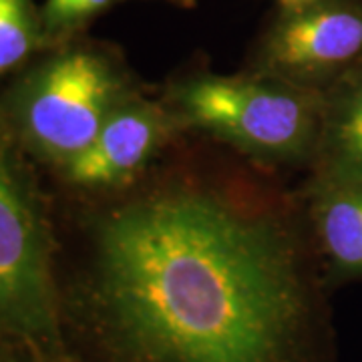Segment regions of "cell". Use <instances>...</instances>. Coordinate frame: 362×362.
I'll list each match as a JSON object with an SVG mask.
<instances>
[{"instance_id":"4fadbf2b","label":"cell","mask_w":362,"mask_h":362,"mask_svg":"<svg viewBox=\"0 0 362 362\" xmlns=\"http://www.w3.org/2000/svg\"><path fill=\"white\" fill-rule=\"evenodd\" d=\"M310 0H278L280 8H290V6H300V4H306Z\"/></svg>"},{"instance_id":"52a82bcc","label":"cell","mask_w":362,"mask_h":362,"mask_svg":"<svg viewBox=\"0 0 362 362\" xmlns=\"http://www.w3.org/2000/svg\"><path fill=\"white\" fill-rule=\"evenodd\" d=\"M326 282L362 278V181L300 189Z\"/></svg>"},{"instance_id":"7a4b0ae2","label":"cell","mask_w":362,"mask_h":362,"mask_svg":"<svg viewBox=\"0 0 362 362\" xmlns=\"http://www.w3.org/2000/svg\"><path fill=\"white\" fill-rule=\"evenodd\" d=\"M141 87L117 47L77 37L51 47L0 90V131L33 163L78 156Z\"/></svg>"},{"instance_id":"9c48e42d","label":"cell","mask_w":362,"mask_h":362,"mask_svg":"<svg viewBox=\"0 0 362 362\" xmlns=\"http://www.w3.org/2000/svg\"><path fill=\"white\" fill-rule=\"evenodd\" d=\"M47 51L35 0H0V78L13 77Z\"/></svg>"},{"instance_id":"6da1fadb","label":"cell","mask_w":362,"mask_h":362,"mask_svg":"<svg viewBox=\"0 0 362 362\" xmlns=\"http://www.w3.org/2000/svg\"><path fill=\"white\" fill-rule=\"evenodd\" d=\"M163 157L83 216L73 306L107 361L320 362L326 280L302 194Z\"/></svg>"},{"instance_id":"7c38bea8","label":"cell","mask_w":362,"mask_h":362,"mask_svg":"<svg viewBox=\"0 0 362 362\" xmlns=\"http://www.w3.org/2000/svg\"><path fill=\"white\" fill-rule=\"evenodd\" d=\"M163 2H169V4L180 6V8H195L197 6V0H163Z\"/></svg>"},{"instance_id":"8fae6325","label":"cell","mask_w":362,"mask_h":362,"mask_svg":"<svg viewBox=\"0 0 362 362\" xmlns=\"http://www.w3.org/2000/svg\"><path fill=\"white\" fill-rule=\"evenodd\" d=\"M0 362H49L40 358L37 354L28 352L18 346H11V344H2L0 342Z\"/></svg>"},{"instance_id":"30bf717a","label":"cell","mask_w":362,"mask_h":362,"mask_svg":"<svg viewBox=\"0 0 362 362\" xmlns=\"http://www.w3.org/2000/svg\"><path fill=\"white\" fill-rule=\"evenodd\" d=\"M121 0H45L40 6L47 49L83 37L85 28Z\"/></svg>"},{"instance_id":"ba28073f","label":"cell","mask_w":362,"mask_h":362,"mask_svg":"<svg viewBox=\"0 0 362 362\" xmlns=\"http://www.w3.org/2000/svg\"><path fill=\"white\" fill-rule=\"evenodd\" d=\"M306 185L362 181V65L322 95L320 133Z\"/></svg>"},{"instance_id":"5b68a950","label":"cell","mask_w":362,"mask_h":362,"mask_svg":"<svg viewBox=\"0 0 362 362\" xmlns=\"http://www.w3.org/2000/svg\"><path fill=\"white\" fill-rule=\"evenodd\" d=\"M361 65L362 0H310L276 13L246 71L324 95Z\"/></svg>"},{"instance_id":"277c9868","label":"cell","mask_w":362,"mask_h":362,"mask_svg":"<svg viewBox=\"0 0 362 362\" xmlns=\"http://www.w3.org/2000/svg\"><path fill=\"white\" fill-rule=\"evenodd\" d=\"M54 256L33 161L0 131V342L69 362Z\"/></svg>"},{"instance_id":"8992f818","label":"cell","mask_w":362,"mask_h":362,"mask_svg":"<svg viewBox=\"0 0 362 362\" xmlns=\"http://www.w3.org/2000/svg\"><path fill=\"white\" fill-rule=\"evenodd\" d=\"M181 135L168 105L139 90L109 115L89 147L51 173L85 199L117 194L143 177Z\"/></svg>"},{"instance_id":"3957f363","label":"cell","mask_w":362,"mask_h":362,"mask_svg":"<svg viewBox=\"0 0 362 362\" xmlns=\"http://www.w3.org/2000/svg\"><path fill=\"white\" fill-rule=\"evenodd\" d=\"M183 133L206 137L259 168L310 165L320 133L322 93L259 77L189 71L161 97Z\"/></svg>"}]
</instances>
